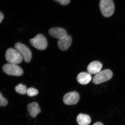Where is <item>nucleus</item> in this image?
Masks as SVG:
<instances>
[{
  "mask_svg": "<svg viewBox=\"0 0 125 125\" xmlns=\"http://www.w3.org/2000/svg\"><path fill=\"white\" fill-rule=\"evenodd\" d=\"M99 5L102 14L104 17L108 18L113 14L115 6L113 0H101Z\"/></svg>",
  "mask_w": 125,
  "mask_h": 125,
  "instance_id": "nucleus-1",
  "label": "nucleus"
},
{
  "mask_svg": "<svg viewBox=\"0 0 125 125\" xmlns=\"http://www.w3.org/2000/svg\"><path fill=\"white\" fill-rule=\"evenodd\" d=\"M5 58L9 63L18 64L21 63L23 58L20 53L15 49L9 48L5 54Z\"/></svg>",
  "mask_w": 125,
  "mask_h": 125,
  "instance_id": "nucleus-2",
  "label": "nucleus"
},
{
  "mask_svg": "<svg viewBox=\"0 0 125 125\" xmlns=\"http://www.w3.org/2000/svg\"><path fill=\"white\" fill-rule=\"evenodd\" d=\"M29 42L32 46L40 50L46 49L48 46L46 37L41 34H37L34 38L30 39Z\"/></svg>",
  "mask_w": 125,
  "mask_h": 125,
  "instance_id": "nucleus-3",
  "label": "nucleus"
},
{
  "mask_svg": "<svg viewBox=\"0 0 125 125\" xmlns=\"http://www.w3.org/2000/svg\"><path fill=\"white\" fill-rule=\"evenodd\" d=\"M113 76V73L111 70L105 69L95 74L93 80L94 83L99 84L110 80Z\"/></svg>",
  "mask_w": 125,
  "mask_h": 125,
  "instance_id": "nucleus-4",
  "label": "nucleus"
},
{
  "mask_svg": "<svg viewBox=\"0 0 125 125\" xmlns=\"http://www.w3.org/2000/svg\"><path fill=\"white\" fill-rule=\"evenodd\" d=\"M2 70L6 74L11 76H20L23 73L22 69L15 64L10 63L5 64L3 66Z\"/></svg>",
  "mask_w": 125,
  "mask_h": 125,
  "instance_id": "nucleus-5",
  "label": "nucleus"
},
{
  "mask_svg": "<svg viewBox=\"0 0 125 125\" xmlns=\"http://www.w3.org/2000/svg\"><path fill=\"white\" fill-rule=\"evenodd\" d=\"M15 49L17 50L22 57L26 62L31 61L32 57V52L30 50L26 45L20 42H17L14 45Z\"/></svg>",
  "mask_w": 125,
  "mask_h": 125,
  "instance_id": "nucleus-6",
  "label": "nucleus"
},
{
  "mask_svg": "<svg viewBox=\"0 0 125 125\" xmlns=\"http://www.w3.org/2000/svg\"><path fill=\"white\" fill-rule=\"evenodd\" d=\"M79 98V95L77 92L73 91L65 94L63 96V101L66 105H73L77 104Z\"/></svg>",
  "mask_w": 125,
  "mask_h": 125,
  "instance_id": "nucleus-7",
  "label": "nucleus"
},
{
  "mask_svg": "<svg viewBox=\"0 0 125 125\" xmlns=\"http://www.w3.org/2000/svg\"><path fill=\"white\" fill-rule=\"evenodd\" d=\"M72 42L71 36L67 35L58 40L57 45L61 50H67L69 48Z\"/></svg>",
  "mask_w": 125,
  "mask_h": 125,
  "instance_id": "nucleus-8",
  "label": "nucleus"
},
{
  "mask_svg": "<svg viewBox=\"0 0 125 125\" xmlns=\"http://www.w3.org/2000/svg\"><path fill=\"white\" fill-rule=\"evenodd\" d=\"M48 33L52 37L58 40L68 35L64 29L60 27L51 28L48 31Z\"/></svg>",
  "mask_w": 125,
  "mask_h": 125,
  "instance_id": "nucleus-9",
  "label": "nucleus"
},
{
  "mask_svg": "<svg viewBox=\"0 0 125 125\" xmlns=\"http://www.w3.org/2000/svg\"><path fill=\"white\" fill-rule=\"evenodd\" d=\"M102 67V64L101 62L96 61H93L87 66V71L90 74H96L101 71Z\"/></svg>",
  "mask_w": 125,
  "mask_h": 125,
  "instance_id": "nucleus-10",
  "label": "nucleus"
},
{
  "mask_svg": "<svg viewBox=\"0 0 125 125\" xmlns=\"http://www.w3.org/2000/svg\"><path fill=\"white\" fill-rule=\"evenodd\" d=\"M27 109L31 117L35 118L38 114L41 112V110L38 103L33 102L27 105Z\"/></svg>",
  "mask_w": 125,
  "mask_h": 125,
  "instance_id": "nucleus-11",
  "label": "nucleus"
},
{
  "mask_svg": "<svg viewBox=\"0 0 125 125\" xmlns=\"http://www.w3.org/2000/svg\"><path fill=\"white\" fill-rule=\"evenodd\" d=\"M76 79L79 83L85 85L88 84L90 82L92 77L89 73L82 72L78 74Z\"/></svg>",
  "mask_w": 125,
  "mask_h": 125,
  "instance_id": "nucleus-12",
  "label": "nucleus"
},
{
  "mask_svg": "<svg viewBox=\"0 0 125 125\" xmlns=\"http://www.w3.org/2000/svg\"><path fill=\"white\" fill-rule=\"evenodd\" d=\"M76 120L79 125H88L91 122V119L89 115L82 114L78 115Z\"/></svg>",
  "mask_w": 125,
  "mask_h": 125,
  "instance_id": "nucleus-13",
  "label": "nucleus"
},
{
  "mask_svg": "<svg viewBox=\"0 0 125 125\" xmlns=\"http://www.w3.org/2000/svg\"><path fill=\"white\" fill-rule=\"evenodd\" d=\"M27 89L26 86L22 84H18L15 87V91L17 93L22 95H24L26 94Z\"/></svg>",
  "mask_w": 125,
  "mask_h": 125,
  "instance_id": "nucleus-14",
  "label": "nucleus"
},
{
  "mask_svg": "<svg viewBox=\"0 0 125 125\" xmlns=\"http://www.w3.org/2000/svg\"><path fill=\"white\" fill-rule=\"evenodd\" d=\"M38 93V91L36 89L30 87L27 89L26 94L28 96L30 97H33L36 96Z\"/></svg>",
  "mask_w": 125,
  "mask_h": 125,
  "instance_id": "nucleus-15",
  "label": "nucleus"
},
{
  "mask_svg": "<svg viewBox=\"0 0 125 125\" xmlns=\"http://www.w3.org/2000/svg\"><path fill=\"white\" fill-rule=\"evenodd\" d=\"M8 103L7 99L3 96L2 94L1 93L0 94V105L4 107L7 105Z\"/></svg>",
  "mask_w": 125,
  "mask_h": 125,
  "instance_id": "nucleus-16",
  "label": "nucleus"
},
{
  "mask_svg": "<svg viewBox=\"0 0 125 125\" xmlns=\"http://www.w3.org/2000/svg\"><path fill=\"white\" fill-rule=\"evenodd\" d=\"M62 5H66L69 4L70 0H53Z\"/></svg>",
  "mask_w": 125,
  "mask_h": 125,
  "instance_id": "nucleus-17",
  "label": "nucleus"
},
{
  "mask_svg": "<svg viewBox=\"0 0 125 125\" xmlns=\"http://www.w3.org/2000/svg\"><path fill=\"white\" fill-rule=\"evenodd\" d=\"M4 18V15L1 12H0V23H1Z\"/></svg>",
  "mask_w": 125,
  "mask_h": 125,
  "instance_id": "nucleus-18",
  "label": "nucleus"
},
{
  "mask_svg": "<svg viewBox=\"0 0 125 125\" xmlns=\"http://www.w3.org/2000/svg\"><path fill=\"white\" fill-rule=\"evenodd\" d=\"M93 125H103V123L100 122H96Z\"/></svg>",
  "mask_w": 125,
  "mask_h": 125,
  "instance_id": "nucleus-19",
  "label": "nucleus"
}]
</instances>
